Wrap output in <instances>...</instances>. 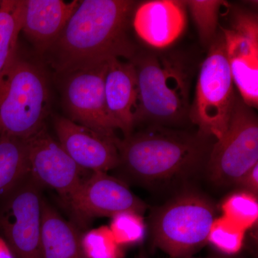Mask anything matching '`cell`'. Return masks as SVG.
<instances>
[{
  "label": "cell",
  "instance_id": "1",
  "mask_svg": "<svg viewBox=\"0 0 258 258\" xmlns=\"http://www.w3.org/2000/svg\"><path fill=\"white\" fill-rule=\"evenodd\" d=\"M136 2L83 0L50 47L51 63L64 75L111 58L130 60L137 53L127 34Z\"/></svg>",
  "mask_w": 258,
  "mask_h": 258
},
{
  "label": "cell",
  "instance_id": "19",
  "mask_svg": "<svg viewBox=\"0 0 258 258\" xmlns=\"http://www.w3.org/2000/svg\"><path fill=\"white\" fill-rule=\"evenodd\" d=\"M28 172L25 141L0 136V197Z\"/></svg>",
  "mask_w": 258,
  "mask_h": 258
},
{
  "label": "cell",
  "instance_id": "3",
  "mask_svg": "<svg viewBox=\"0 0 258 258\" xmlns=\"http://www.w3.org/2000/svg\"><path fill=\"white\" fill-rule=\"evenodd\" d=\"M138 81L139 120L179 128L189 120L193 67L179 55L152 51L131 59Z\"/></svg>",
  "mask_w": 258,
  "mask_h": 258
},
{
  "label": "cell",
  "instance_id": "2",
  "mask_svg": "<svg viewBox=\"0 0 258 258\" xmlns=\"http://www.w3.org/2000/svg\"><path fill=\"white\" fill-rule=\"evenodd\" d=\"M214 141L198 130L148 125L118 139V167L143 184H169L205 169Z\"/></svg>",
  "mask_w": 258,
  "mask_h": 258
},
{
  "label": "cell",
  "instance_id": "13",
  "mask_svg": "<svg viewBox=\"0 0 258 258\" xmlns=\"http://www.w3.org/2000/svg\"><path fill=\"white\" fill-rule=\"evenodd\" d=\"M54 128L58 143L83 170L108 173L118 167L117 142L64 117H56Z\"/></svg>",
  "mask_w": 258,
  "mask_h": 258
},
{
  "label": "cell",
  "instance_id": "24",
  "mask_svg": "<svg viewBox=\"0 0 258 258\" xmlns=\"http://www.w3.org/2000/svg\"><path fill=\"white\" fill-rule=\"evenodd\" d=\"M109 228L120 246L139 243L143 240L146 233L143 217L134 211L122 212L113 215Z\"/></svg>",
  "mask_w": 258,
  "mask_h": 258
},
{
  "label": "cell",
  "instance_id": "8",
  "mask_svg": "<svg viewBox=\"0 0 258 258\" xmlns=\"http://www.w3.org/2000/svg\"><path fill=\"white\" fill-rule=\"evenodd\" d=\"M42 189L28 171L0 197V234L15 258H42Z\"/></svg>",
  "mask_w": 258,
  "mask_h": 258
},
{
  "label": "cell",
  "instance_id": "17",
  "mask_svg": "<svg viewBox=\"0 0 258 258\" xmlns=\"http://www.w3.org/2000/svg\"><path fill=\"white\" fill-rule=\"evenodd\" d=\"M81 235L74 225L42 199V258H86L81 247Z\"/></svg>",
  "mask_w": 258,
  "mask_h": 258
},
{
  "label": "cell",
  "instance_id": "16",
  "mask_svg": "<svg viewBox=\"0 0 258 258\" xmlns=\"http://www.w3.org/2000/svg\"><path fill=\"white\" fill-rule=\"evenodd\" d=\"M79 2L23 0L22 30L40 53L50 50Z\"/></svg>",
  "mask_w": 258,
  "mask_h": 258
},
{
  "label": "cell",
  "instance_id": "18",
  "mask_svg": "<svg viewBox=\"0 0 258 258\" xmlns=\"http://www.w3.org/2000/svg\"><path fill=\"white\" fill-rule=\"evenodd\" d=\"M23 9V0H1L0 3V80L18 56Z\"/></svg>",
  "mask_w": 258,
  "mask_h": 258
},
{
  "label": "cell",
  "instance_id": "11",
  "mask_svg": "<svg viewBox=\"0 0 258 258\" xmlns=\"http://www.w3.org/2000/svg\"><path fill=\"white\" fill-rule=\"evenodd\" d=\"M66 203L83 221L125 211L142 215L147 209L123 181L103 171H93L85 177Z\"/></svg>",
  "mask_w": 258,
  "mask_h": 258
},
{
  "label": "cell",
  "instance_id": "21",
  "mask_svg": "<svg viewBox=\"0 0 258 258\" xmlns=\"http://www.w3.org/2000/svg\"><path fill=\"white\" fill-rule=\"evenodd\" d=\"M223 216L246 231L257 221V197L248 191H238L226 199L222 205Z\"/></svg>",
  "mask_w": 258,
  "mask_h": 258
},
{
  "label": "cell",
  "instance_id": "4",
  "mask_svg": "<svg viewBox=\"0 0 258 258\" xmlns=\"http://www.w3.org/2000/svg\"><path fill=\"white\" fill-rule=\"evenodd\" d=\"M49 109L45 74L18 56L0 80V136L30 138L45 126Z\"/></svg>",
  "mask_w": 258,
  "mask_h": 258
},
{
  "label": "cell",
  "instance_id": "26",
  "mask_svg": "<svg viewBox=\"0 0 258 258\" xmlns=\"http://www.w3.org/2000/svg\"><path fill=\"white\" fill-rule=\"evenodd\" d=\"M0 258H15L8 244L0 237Z\"/></svg>",
  "mask_w": 258,
  "mask_h": 258
},
{
  "label": "cell",
  "instance_id": "9",
  "mask_svg": "<svg viewBox=\"0 0 258 258\" xmlns=\"http://www.w3.org/2000/svg\"><path fill=\"white\" fill-rule=\"evenodd\" d=\"M107 62L90 64L63 75L64 106L70 119L118 142L105 98Z\"/></svg>",
  "mask_w": 258,
  "mask_h": 258
},
{
  "label": "cell",
  "instance_id": "22",
  "mask_svg": "<svg viewBox=\"0 0 258 258\" xmlns=\"http://www.w3.org/2000/svg\"><path fill=\"white\" fill-rule=\"evenodd\" d=\"M86 258H121V246L117 243L109 227L101 226L81 235Z\"/></svg>",
  "mask_w": 258,
  "mask_h": 258
},
{
  "label": "cell",
  "instance_id": "27",
  "mask_svg": "<svg viewBox=\"0 0 258 258\" xmlns=\"http://www.w3.org/2000/svg\"><path fill=\"white\" fill-rule=\"evenodd\" d=\"M0 3H1V0H0Z\"/></svg>",
  "mask_w": 258,
  "mask_h": 258
},
{
  "label": "cell",
  "instance_id": "14",
  "mask_svg": "<svg viewBox=\"0 0 258 258\" xmlns=\"http://www.w3.org/2000/svg\"><path fill=\"white\" fill-rule=\"evenodd\" d=\"M105 98L110 118L117 130L127 137L139 120L137 73L132 61L111 58L107 62Z\"/></svg>",
  "mask_w": 258,
  "mask_h": 258
},
{
  "label": "cell",
  "instance_id": "7",
  "mask_svg": "<svg viewBox=\"0 0 258 258\" xmlns=\"http://www.w3.org/2000/svg\"><path fill=\"white\" fill-rule=\"evenodd\" d=\"M257 163V116L236 94L228 127L212 146L205 169L215 184L231 186Z\"/></svg>",
  "mask_w": 258,
  "mask_h": 258
},
{
  "label": "cell",
  "instance_id": "25",
  "mask_svg": "<svg viewBox=\"0 0 258 258\" xmlns=\"http://www.w3.org/2000/svg\"><path fill=\"white\" fill-rule=\"evenodd\" d=\"M243 186L244 191L257 196L258 192V163L244 174L238 184Z\"/></svg>",
  "mask_w": 258,
  "mask_h": 258
},
{
  "label": "cell",
  "instance_id": "12",
  "mask_svg": "<svg viewBox=\"0 0 258 258\" xmlns=\"http://www.w3.org/2000/svg\"><path fill=\"white\" fill-rule=\"evenodd\" d=\"M24 141L28 172L42 187L55 190L67 201L84 179L85 170L51 137L45 125Z\"/></svg>",
  "mask_w": 258,
  "mask_h": 258
},
{
  "label": "cell",
  "instance_id": "20",
  "mask_svg": "<svg viewBox=\"0 0 258 258\" xmlns=\"http://www.w3.org/2000/svg\"><path fill=\"white\" fill-rule=\"evenodd\" d=\"M191 13L200 40L205 45H210L216 37L218 18L222 7L227 3L217 0H189L183 1Z\"/></svg>",
  "mask_w": 258,
  "mask_h": 258
},
{
  "label": "cell",
  "instance_id": "23",
  "mask_svg": "<svg viewBox=\"0 0 258 258\" xmlns=\"http://www.w3.org/2000/svg\"><path fill=\"white\" fill-rule=\"evenodd\" d=\"M245 231L225 217L216 218L208 235V242L224 253H237L243 245Z\"/></svg>",
  "mask_w": 258,
  "mask_h": 258
},
{
  "label": "cell",
  "instance_id": "6",
  "mask_svg": "<svg viewBox=\"0 0 258 258\" xmlns=\"http://www.w3.org/2000/svg\"><path fill=\"white\" fill-rule=\"evenodd\" d=\"M236 94L220 32L200 68L189 120L199 132L218 140L228 127Z\"/></svg>",
  "mask_w": 258,
  "mask_h": 258
},
{
  "label": "cell",
  "instance_id": "10",
  "mask_svg": "<svg viewBox=\"0 0 258 258\" xmlns=\"http://www.w3.org/2000/svg\"><path fill=\"white\" fill-rule=\"evenodd\" d=\"M227 27H220L234 84L246 105L258 106V20L242 10L231 13Z\"/></svg>",
  "mask_w": 258,
  "mask_h": 258
},
{
  "label": "cell",
  "instance_id": "15",
  "mask_svg": "<svg viewBox=\"0 0 258 258\" xmlns=\"http://www.w3.org/2000/svg\"><path fill=\"white\" fill-rule=\"evenodd\" d=\"M183 1L144 2L134 9L133 26L138 36L155 48H164L175 42L186 27Z\"/></svg>",
  "mask_w": 258,
  "mask_h": 258
},
{
  "label": "cell",
  "instance_id": "5",
  "mask_svg": "<svg viewBox=\"0 0 258 258\" xmlns=\"http://www.w3.org/2000/svg\"><path fill=\"white\" fill-rule=\"evenodd\" d=\"M215 219L208 200L198 194H183L156 212L152 222L154 242L171 257H190L208 242Z\"/></svg>",
  "mask_w": 258,
  "mask_h": 258
}]
</instances>
